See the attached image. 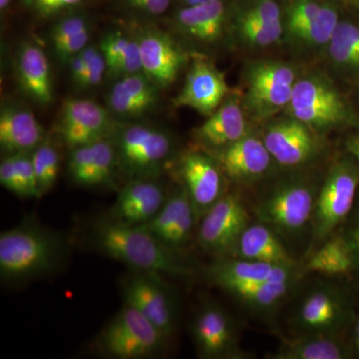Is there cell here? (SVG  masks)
<instances>
[{
    "label": "cell",
    "mask_w": 359,
    "mask_h": 359,
    "mask_svg": "<svg viewBox=\"0 0 359 359\" xmlns=\"http://www.w3.org/2000/svg\"><path fill=\"white\" fill-rule=\"evenodd\" d=\"M93 244L106 256L140 273L188 276L192 269L155 236L140 226H130L108 217L94 226Z\"/></svg>",
    "instance_id": "6da1fadb"
},
{
    "label": "cell",
    "mask_w": 359,
    "mask_h": 359,
    "mask_svg": "<svg viewBox=\"0 0 359 359\" xmlns=\"http://www.w3.org/2000/svg\"><path fill=\"white\" fill-rule=\"evenodd\" d=\"M311 168L290 170L257 200L254 214L285 241L297 240L311 233L314 208L323 178Z\"/></svg>",
    "instance_id": "7a4b0ae2"
},
{
    "label": "cell",
    "mask_w": 359,
    "mask_h": 359,
    "mask_svg": "<svg viewBox=\"0 0 359 359\" xmlns=\"http://www.w3.org/2000/svg\"><path fill=\"white\" fill-rule=\"evenodd\" d=\"M68 252L60 233L25 222L0 235V276L6 282H21L52 273Z\"/></svg>",
    "instance_id": "3957f363"
},
{
    "label": "cell",
    "mask_w": 359,
    "mask_h": 359,
    "mask_svg": "<svg viewBox=\"0 0 359 359\" xmlns=\"http://www.w3.org/2000/svg\"><path fill=\"white\" fill-rule=\"evenodd\" d=\"M290 314L292 334L344 335L356 318L353 295L340 280L325 278L299 287Z\"/></svg>",
    "instance_id": "277c9868"
},
{
    "label": "cell",
    "mask_w": 359,
    "mask_h": 359,
    "mask_svg": "<svg viewBox=\"0 0 359 359\" xmlns=\"http://www.w3.org/2000/svg\"><path fill=\"white\" fill-rule=\"evenodd\" d=\"M285 115L327 136L339 130L359 128V116L348 99L325 73L299 75Z\"/></svg>",
    "instance_id": "5b68a950"
},
{
    "label": "cell",
    "mask_w": 359,
    "mask_h": 359,
    "mask_svg": "<svg viewBox=\"0 0 359 359\" xmlns=\"http://www.w3.org/2000/svg\"><path fill=\"white\" fill-rule=\"evenodd\" d=\"M359 190V164L344 152L328 167L323 176L311 230V244L306 255L323 244L344 226L351 216Z\"/></svg>",
    "instance_id": "8992f818"
},
{
    "label": "cell",
    "mask_w": 359,
    "mask_h": 359,
    "mask_svg": "<svg viewBox=\"0 0 359 359\" xmlns=\"http://www.w3.org/2000/svg\"><path fill=\"white\" fill-rule=\"evenodd\" d=\"M299 74L292 63L276 59H257L243 71L242 103L250 119L266 122L285 112Z\"/></svg>",
    "instance_id": "52a82bcc"
},
{
    "label": "cell",
    "mask_w": 359,
    "mask_h": 359,
    "mask_svg": "<svg viewBox=\"0 0 359 359\" xmlns=\"http://www.w3.org/2000/svg\"><path fill=\"white\" fill-rule=\"evenodd\" d=\"M261 137L276 165L289 171L313 168L330 151L325 135L287 115L266 121Z\"/></svg>",
    "instance_id": "ba28073f"
},
{
    "label": "cell",
    "mask_w": 359,
    "mask_h": 359,
    "mask_svg": "<svg viewBox=\"0 0 359 359\" xmlns=\"http://www.w3.org/2000/svg\"><path fill=\"white\" fill-rule=\"evenodd\" d=\"M166 339L140 311L125 304L101 332L98 346L109 358L141 359L160 353Z\"/></svg>",
    "instance_id": "9c48e42d"
},
{
    "label": "cell",
    "mask_w": 359,
    "mask_h": 359,
    "mask_svg": "<svg viewBox=\"0 0 359 359\" xmlns=\"http://www.w3.org/2000/svg\"><path fill=\"white\" fill-rule=\"evenodd\" d=\"M118 162L130 175L144 178L155 173L174 152L171 135L162 130L132 124L114 133Z\"/></svg>",
    "instance_id": "30bf717a"
},
{
    "label": "cell",
    "mask_w": 359,
    "mask_h": 359,
    "mask_svg": "<svg viewBox=\"0 0 359 359\" xmlns=\"http://www.w3.org/2000/svg\"><path fill=\"white\" fill-rule=\"evenodd\" d=\"M228 26L238 46L262 50L283 42L282 7L276 0H238Z\"/></svg>",
    "instance_id": "8fae6325"
},
{
    "label": "cell",
    "mask_w": 359,
    "mask_h": 359,
    "mask_svg": "<svg viewBox=\"0 0 359 359\" xmlns=\"http://www.w3.org/2000/svg\"><path fill=\"white\" fill-rule=\"evenodd\" d=\"M252 218L241 194L226 193L200 219L198 243L219 257H229Z\"/></svg>",
    "instance_id": "7c38bea8"
},
{
    "label": "cell",
    "mask_w": 359,
    "mask_h": 359,
    "mask_svg": "<svg viewBox=\"0 0 359 359\" xmlns=\"http://www.w3.org/2000/svg\"><path fill=\"white\" fill-rule=\"evenodd\" d=\"M192 334L198 353L205 359H245L237 323L222 306L205 304L194 318Z\"/></svg>",
    "instance_id": "4fadbf2b"
},
{
    "label": "cell",
    "mask_w": 359,
    "mask_h": 359,
    "mask_svg": "<svg viewBox=\"0 0 359 359\" xmlns=\"http://www.w3.org/2000/svg\"><path fill=\"white\" fill-rule=\"evenodd\" d=\"M308 275L304 264H278L223 257L208 269V276L224 292L268 283L287 282Z\"/></svg>",
    "instance_id": "5bb4252c"
},
{
    "label": "cell",
    "mask_w": 359,
    "mask_h": 359,
    "mask_svg": "<svg viewBox=\"0 0 359 359\" xmlns=\"http://www.w3.org/2000/svg\"><path fill=\"white\" fill-rule=\"evenodd\" d=\"M125 304L148 318L166 339L177 325V304L173 292L160 276L140 273L130 276L123 287Z\"/></svg>",
    "instance_id": "9a60e30c"
},
{
    "label": "cell",
    "mask_w": 359,
    "mask_h": 359,
    "mask_svg": "<svg viewBox=\"0 0 359 359\" xmlns=\"http://www.w3.org/2000/svg\"><path fill=\"white\" fill-rule=\"evenodd\" d=\"M180 176L195 210L198 222L226 193L223 170L210 153L188 151L180 160Z\"/></svg>",
    "instance_id": "2e32d148"
},
{
    "label": "cell",
    "mask_w": 359,
    "mask_h": 359,
    "mask_svg": "<svg viewBox=\"0 0 359 359\" xmlns=\"http://www.w3.org/2000/svg\"><path fill=\"white\" fill-rule=\"evenodd\" d=\"M226 179L249 185L268 177L276 165L261 135L250 132L240 140L214 151Z\"/></svg>",
    "instance_id": "e0dca14e"
},
{
    "label": "cell",
    "mask_w": 359,
    "mask_h": 359,
    "mask_svg": "<svg viewBox=\"0 0 359 359\" xmlns=\"http://www.w3.org/2000/svg\"><path fill=\"white\" fill-rule=\"evenodd\" d=\"M230 93L223 73L208 59L195 57L174 104L176 107L190 108L209 117Z\"/></svg>",
    "instance_id": "ac0fdd59"
},
{
    "label": "cell",
    "mask_w": 359,
    "mask_h": 359,
    "mask_svg": "<svg viewBox=\"0 0 359 359\" xmlns=\"http://www.w3.org/2000/svg\"><path fill=\"white\" fill-rule=\"evenodd\" d=\"M112 130L109 114L98 103L87 99H67L63 103L58 132L70 148L106 138Z\"/></svg>",
    "instance_id": "d6986e66"
},
{
    "label": "cell",
    "mask_w": 359,
    "mask_h": 359,
    "mask_svg": "<svg viewBox=\"0 0 359 359\" xmlns=\"http://www.w3.org/2000/svg\"><path fill=\"white\" fill-rule=\"evenodd\" d=\"M197 222L192 202L186 189L181 185L173 195L168 198L154 218L140 226L170 249L179 252L190 242Z\"/></svg>",
    "instance_id": "ffe728a7"
},
{
    "label": "cell",
    "mask_w": 359,
    "mask_h": 359,
    "mask_svg": "<svg viewBox=\"0 0 359 359\" xmlns=\"http://www.w3.org/2000/svg\"><path fill=\"white\" fill-rule=\"evenodd\" d=\"M137 41L142 72L160 88L173 84L187 61L183 49L171 37L157 30L144 32Z\"/></svg>",
    "instance_id": "44dd1931"
},
{
    "label": "cell",
    "mask_w": 359,
    "mask_h": 359,
    "mask_svg": "<svg viewBox=\"0 0 359 359\" xmlns=\"http://www.w3.org/2000/svg\"><path fill=\"white\" fill-rule=\"evenodd\" d=\"M248 118L242 96L230 93L218 109L194 131V136L203 147L214 152L252 132Z\"/></svg>",
    "instance_id": "7402d4cb"
},
{
    "label": "cell",
    "mask_w": 359,
    "mask_h": 359,
    "mask_svg": "<svg viewBox=\"0 0 359 359\" xmlns=\"http://www.w3.org/2000/svg\"><path fill=\"white\" fill-rule=\"evenodd\" d=\"M167 199L159 184L145 178L135 179L122 189L108 217L130 226H142L154 218Z\"/></svg>",
    "instance_id": "603a6c76"
},
{
    "label": "cell",
    "mask_w": 359,
    "mask_h": 359,
    "mask_svg": "<svg viewBox=\"0 0 359 359\" xmlns=\"http://www.w3.org/2000/svg\"><path fill=\"white\" fill-rule=\"evenodd\" d=\"M117 162L114 144L104 138L72 149L68 171L71 179L78 185L100 186L108 183Z\"/></svg>",
    "instance_id": "cb8c5ba5"
},
{
    "label": "cell",
    "mask_w": 359,
    "mask_h": 359,
    "mask_svg": "<svg viewBox=\"0 0 359 359\" xmlns=\"http://www.w3.org/2000/svg\"><path fill=\"white\" fill-rule=\"evenodd\" d=\"M229 257L278 264L297 263L282 236L259 221L243 231Z\"/></svg>",
    "instance_id": "d4e9b609"
},
{
    "label": "cell",
    "mask_w": 359,
    "mask_h": 359,
    "mask_svg": "<svg viewBox=\"0 0 359 359\" xmlns=\"http://www.w3.org/2000/svg\"><path fill=\"white\" fill-rule=\"evenodd\" d=\"M269 359H347L353 358L348 340L342 334H301L282 337Z\"/></svg>",
    "instance_id": "484cf974"
},
{
    "label": "cell",
    "mask_w": 359,
    "mask_h": 359,
    "mask_svg": "<svg viewBox=\"0 0 359 359\" xmlns=\"http://www.w3.org/2000/svg\"><path fill=\"white\" fill-rule=\"evenodd\" d=\"M306 273L323 278L344 280L355 276V257L353 248L344 231H337L302 262Z\"/></svg>",
    "instance_id": "4316f807"
},
{
    "label": "cell",
    "mask_w": 359,
    "mask_h": 359,
    "mask_svg": "<svg viewBox=\"0 0 359 359\" xmlns=\"http://www.w3.org/2000/svg\"><path fill=\"white\" fill-rule=\"evenodd\" d=\"M177 27L189 39L203 44H214L223 39L229 14L223 0L183 7L176 18Z\"/></svg>",
    "instance_id": "83f0119b"
},
{
    "label": "cell",
    "mask_w": 359,
    "mask_h": 359,
    "mask_svg": "<svg viewBox=\"0 0 359 359\" xmlns=\"http://www.w3.org/2000/svg\"><path fill=\"white\" fill-rule=\"evenodd\" d=\"M44 131L32 111L9 105L0 113V146L9 154L32 152L44 142Z\"/></svg>",
    "instance_id": "f1b7e54d"
},
{
    "label": "cell",
    "mask_w": 359,
    "mask_h": 359,
    "mask_svg": "<svg viewBox=\"0 0 359 359\" xmlns=\"http://www.w3.org/2000/svg\"><path fill=\"white\" fill-rule=\"evenodd\" d=\"M16 69L21 89L26 95L43 105L53 100L50 66L40 47L23 44L18 52Z\"/></svg>",
    "instance_id": "f546056e"
},
{
    "label": "cell",
    "mask_w": 359,
    "mask_h": 359,
    "mask_svg": "<svg viewBox=\"0 0 359 359\" xmlns=\"http://www.w3.org/2000/svg\"><path fill=\"white\" fill-rule=\"evenodd\" d=\"M302 280L304 278H295L287 282L263 283L233 290L228 294L250 313L259 318H269L294 297Z\"/></svg>",
    "instance_id": "4dcf8cb0"
},
{
    "label": "cell",
    "mask_w": 359,
    "mask_h": 359,
    "mask_svg": "<svg viewBox=\"0 0 359 359\" xmlns=\"http://www.w3.org/2000/svg\"><path fill=\"white\" fill-rule=\"evenodd\" d=\"M332 71L347 83L359 85V25L340 20L325 48Z\"/></svg>",
    "instance_id": "1f68e13d"
},
{
    "label": "cell",
    "mask_w": 359,
    "mask_h": 359,
    "mask_svg": "<svg viewBox=\"0 0 359 359\" xmlns=\"http://www.w3.org/2000/svg\"><path fill=\"white\" fill-rule=\"evenodd\" d=\"M340 21L339 9L332 2H325L318 18L302 26L287 43L301 53L325 50Z\"/></svg>",
    "instance_id": "d6a6232c"
},
{
    "label": "cell",
    "mask_w": 359,
    "mask_h": 359,
    "mask_svg": "<svg viewBox=\"0 0 359 359\" xmlns=\"http://www.w3.org/2000/svg\"><path fill=\"white\" fill-rule=\"evenodd\" d=\"M320 0H287L283 11V42L294 36L302 26L318 18L325 6Z\"/></svg>",
    "instance_id": "836d02e7"
},
{
    "label": "cell",
    "mask_w": 359,
    "mask_h": 359,
    "mask_svg": "<svg viewBox=\"0 0 359 359\" xmlns=\"http://www.w3.org/2000/svg\"><path fill=\"white\" fill-rule=\"evenodd\" d=\"M32 160L40 192L42 196L50 191L57 181L60 169V157L50 144L42 142L32 151Z\"/></svg>",
    "instance_id": "e575fe53"
},
{
    "label": "cell",
    "mask_w": 359,
    "mask_h": 359,
    "mask_svg": "<svg viewBox=\"0 0 359 359\" xmlns=\"http://www.w3.org/2000/svg\"><path fill=\"white\" fill-rule=\"evenodd\" d=\"M108 105L113 113L123 118L140 117L151 109L146 104L137 100L126 90L123 89L118 82L111 89Z\"/></svg>",
    "instance_id": "d590c367"
},
{
    "label": "cell",
    "mask_w": 359,
    "mask_h": 359,
    "mask_svg": "<svg viewBox=\"0 0 359 359\" xmlns=\"http://www.w3.org/2000/svg\"><path fill=\"white\" fill-rule=\"evenodd\" d=\"M18 171V181L20 185V197L40 198L39 182L33 168L32 155L27 153H16L13 154Z\"/></svg>",
    "instance_id": "8d00e7d4"
},
{
    "label": "cell",
    "mask_w": 359,
    "mask_h": 359,
    "mask_svg": "<svg viewBox=\"0 0 359 359\" xmlns=\"http://www.w3.org/2000/svg\"><path fill=\"white\" fill-rule=\"evenodd\" d=\"M82 56L86 61L87 71L85 74L83 82L81 86L83 88H89L100 84L102 81L105 71L107 70L105 58H104L100 48L96 46L88 45L86 48L81 51Z\"/></svg>",
    "instance_id": "74e56055"
},
{
    "label": "cell",
    "mask_w": 359,
    "mask_h": 359,
    "mask_svg": "<svg viewBox=\"0 0 359 359\" xmlns=\"http://www.w3.org/2000/svg\"><path fill=\"white\" fill-rule=\"evenodd\" d=\"M130 40L131 39L125 36L121 32L110 33L104 37L101 41L100 50L105 58L107 70L110 71L117 65L126 50Z\"/></svg>",
    "instance_id": "f35d334b"
},
{
    "label": "cell",
    "mask_w": 359,
    "mask_h": 359,
    "mask_svg": "<svg viewBox=\"0 0 359 359\" xmlns=\"http://www.w3.org/2000/svg\"><path fill=\"white\" fill-rule=\"evenodd\" d=\"M86 29H88V23L81 16H70L59 21L57 25L54 26L50 34L54 48Z\"/></svg>",
    "instance_id": "ab89813d"
},
{
    "label": "cell",
    "mask_w": 359,
    "mask_h": 359,
    "mask_svg": "<svg viewBox=\"0 0 359 359\" xmlns=\"http://www.w3.org/2000/svg\"><path fill=\"white\" fill-rule=\"evenodd\" d=\"M110 72L115 75H120L121 77L142 72L140 49H139L137 39L130 40L128 46L122 57L118 61L117 65L110 70Z\"/></svg>",
    "instance_id": "60d3db41"
},
{
    "label": "cell",
    "mask_w": 359,
    "mask_h": 359,
    "mask_svg": "<svg viewBox=\"0 0 359 359\" xmlns=\"http://www.w3.org/2000/svg\"><path fill=\"white\" fill-rule=\"evenodd\" d=\"M344 224H346V228L342 231L348 238L351 248H353L356 264L354 278L358 280L359 287V197L356 200L355 205H354L351 216L348 217Z\"/></svg>",
    "instance_id": "b9f144b4"
},
{
    "label": "cell",
    "mask_w": 359,
    "mask_h": 359,
    "mask_svg": "<svg viewBox=\"0 0 359 359\" xmlns=\"http://www.w3.org/2000/svg\"><path fill=\"white\" fill-rule=\"evenodd\" d=\"M90 39V32L88 29L80 32L72 39L63 42L62 44L56 47L55 52L59 59L63 61H69L73 56L77 55L80 52L88 46Z\"/></svg>",
    "instance_id": "7bdbcfd3"
},
{
    "label": "cell",
    "mask_w": 359,
    "mask_h": 359,
    "mask_svg": "<svg viewBox=\"0 0 359 359\" xmlns=\"http://www.w3.org/2000/svg\"><path fill=\"white\" fill-rule=\"evenodd\" d=\"M0 184L6 190L20 197V181L13 154L6 156L0 163Z\"/></svg>",
    "instance_id": "ee69618b"
},
{
    "label": "cell",
    "mask_w": 359,
    "mask_h": 359,
    "mask_svg": "<svg viewBox=\"0 0 359 359\" xmlns=\"http://www.w3.org/2000/svg\"><path fill=\"white\" fill-rule=\"evenodd\" d=\"M33 8L42 16L53 15L77 6L82 0H29Z\"/></svg>",
    "instance_id": "f6af8a7d"
},
{
    "label": "cell",
    "mask_w": 359,
    "mask_h": 359,
    "mask_svg": "<svg viewBox=\"0 0 359 359\" xmlns=\"http://www.w3.org/2000/svg\"><path fill=\"white\" fill-rule=\"evenodd\" d=\"M69 65L71 78H72L73 82L76 83L78 86H81L87 71L86 61L82 56L81 52L70 59Z\"/></svg>",
    "instance_id": "bcb514c9"
},
{
    "label": "cell",
    "mask_w": 359,
    "mask_h": 359,
    "mask_svg": "<svg viewBox=\"0 0 359 359\" xmlns=\"http://www.w3.org/2000/svg\"><path fill=\"white\" fill-rule=\"evenodd\" d=\"M344 151L353 156L359 164V128L353 129L344 140Z\"/></svg>",
    "instance_id": "7dc6e473"
},
{
    "label": "cell",
    "mask_w": 359,
    "mask_h": 359,
    "mask_svg": "<svg viewBox=\"0 0 359 359\" xmlns=\"http://www.w3.org/2000/svg\"><path fill=\"white\" fill-rule=\"evenodd\" d=\"M351 332V339L348 341L351 353H353V358H359V314H356Z\"/></svg>",
    "instance_id": "c3c4849f"
},
{
    "label": "cell",
    "mask_w": 359,
    "mask_h": 359,
    "mask_svg": "<svg viewBox=\"0 0 359 359\" xmlns=\"http://www.w3.org/2000/svg\"><path fill=\"white\" fill-rule=\"evenodd\" d=\"M216 1V0H182L184 7L198 6V4H207V2Z\"/></svg>",
    "instance_id": "681fc988"
},
{
    "label": "cell",
    "mask_w": 359,
    "mask_h": 359,
    "mask_svg": "<svg viewBox=\"0 0 359 359\" xmlns=\"http://www.w3.org/2000/svg\"><path fill=\"white\" fill-rule=\"evenodd\" d=\"M11 0H0V8H1V11H4V9H6L7 6H8V4H11Z\"/></svg>",
    "instance_id": "f907efd6"
},
{
    "label": "cell",
    "mask_w": 359,
    "mask_h": 359,
    "mask_svg": "<svg viewBox=\"0 0 359 359\" xmlns=\"http://www.w3.org/2000/svg\"><path fill=\"white\" fill-rule=\"evenodd\" d=\"M354 2H355V6H358L359 11V0H354Z\"/></svg>",
    "instance_id": "816d5d0a"
}]
</instances>
